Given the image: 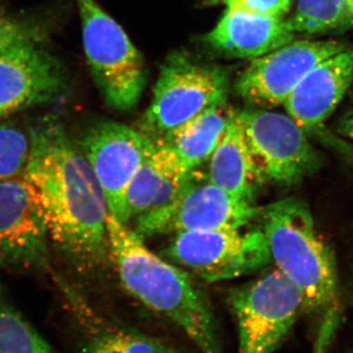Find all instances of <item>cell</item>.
Listing matches in <instances>:
<instances>
[{
    "label": "cell",
    "mask_w": 353,
    "mask_h": 353,
    "mask_svg": "<svg viewBox=\"0 0 353 353\" xmlns=\"http://www.w3.org/2000/svg\"><path fill=\"white\" fill-rule=\"evenodd\" d=\"M106 226L109 256L128 294L175 325L201 353H223L210 304L188 274L150 252L111 213Z\"/></svg>",
    "instance_id": "obj_2"
},
{
    "label": "cell",
    "mask_w": 353,
    "mask_h": 353,
    "mask_svg": "<svg viewBox=\"0 0 353 353\" xmlns=\"http://www.w3.org/2000/svg\"><path fill=\"white\" fill-rule=\"evenodd\" d=\"M29 148L28 131L13 122H0V183L22 175Z\"/></svg>",
    "instance_id": "obj_22"
},
{
    "label": "cell",
    "mask_w": 353,
    "mask_h": 353,
    "mask_svg": "<svg viewBox=\"0 0 353 353\" xmlns=\"http://www.w3.org/2000/svg\"><path fill=\"white\" fill-rule=\"evenodd\" d=\"M296 34L284 17L255 15L227 9L204 41L211 50L230 58H259L292 43Z\"/></svg>",
    "instance_id": "obj_16"
},
{
    "label": "cell",
    "mask_w": 353,
    "mask_h": 353,
    "mask_svg": "<svg viewBox=\"0 0 353 353\" xmlns=\"http://www.w3.org/2000/svg\"><path fill=\"white\" fill-rule=\"evenodd\" d=\"M347 48V43L332 39L292 41L253 59L234 88L252 105H281L316 65Z\"/></svg>",
    "instance_id": "obj_13"
},
{
    "label": "cell",
    "mask_w": 353,
    "mask_h": 353,
    "mask_svg": "<svg viewBox=\"0 0 353 353\" xmlns=\"http://www.w3.org/2000/svg\"><path fill=\"white\" fill-rule=\"evenodd\" d=\"M185 168L173 148L154 141L152 150L132 176L125 196L126 224L170 203L189 181Z\"/></svg>",
    "instance_id": "obj_15"
},
{
    "label": "cell",
    "mask_w": 353,
    "mask_h": 353,
    "mask_svg": "<svg viewBox=\"0 0 353 353\" xmlns=\"http://www.w3.org/2000/svg\"><path fill=\"white\" fill-rule=\"evenodd\" d=\"M38 39L0 51V121L61 99L69 87L63 62Z\"/></svg>",
    "instance_id": "obj_11"
},
{
    "label": "cell",
    "mask_w": 353,
    "mask_h": 353,
    "mask_svg": "<svg viewBox=\"0 0 353 353\" xmlns=\"http://www.w3.org/2000/svg\"><path fill=\"white\" fill-rule=\"evenodd\" d=\"M44 32L43 24L37 21L0 16V51L28 39L41 41Z\"/></svg>",
    "instance_id": "obj_23"
},
{
    "label": "cell",
    "mask_w": 353,
    "mask_h": 353,
    "mask_svg": "<svg viewBox=\"0 0 353 353\" xmlns=\"http://www.w3.org/2000/svg\"><path fill=\"white\" fill-rule=\"evenodd\" d=\"M318 141L326 145L353 170V145L345 139L336 137L333 132L327 131L324 126L311 132Z\"/></svg>",
    "instance_id": "obj_25"
},
{
    "label": "cell",
    "mask_w": 353,
    "mask_h": 353,
    "mask_svg": "<svg viewBox=\"0 0 353 353\" xmlns=\"http://www.w3.org/2000/svg\"><path fill=\"white\" fill-rule=\"evenodd\" d=\"M243 229L178 233L165 255L206 282L250 275L272 259L261 229Z\"/></svg>",
    "instance_id": "obj_9"
},
{
    "label": "cell",
    "mask_w": 353,
    "mask_h": 353,
    "mask_svg": "<svg viewBox=\"0 0 353 353\" xmlns=\"http://www.w3.org/2000/svg\"><path fill=\"white\" fill-rule=\"evenodd\" d=\"M256 220L271 259L303 296V310L322 316L315 353H324L338 328V275L328 246L305 202L296 197L260 208Z\"/></svg>",
    "instance_id": "obj_3"
},
{
    "label": "cell",
    "mask_w": 353,
    "mask_h": 353,
    "mask_svg": "<svg viewBox=\"0 0 353 353\" xmlns=\"http://www.w3.org/2000/svg\"><path fill=\"white\" fill-rule=\"evenodd\" d=\"M292 0H225L228 8L255 15L284 17Z\"/></svg>",
    "instance_id": "obj_24"
},
{
    "label": "cell",
    "mask_w": 353,
    "mask_h": 353,
    "mask_svg": "<svg viewBox=\"0 0 353 353\" xmlns=\"http://www.w3.org/2000/svg\"><path fill=\"white\" fill-rule=\"evenodd\" d=\"M208 180L240 201L254 203L261 185L245 137L234 110L224 137L209 159Z\"/></svg>",
    "instance_id": "obj_18"
},
{
    "label": "cell",
    "mask_w": 353,
    "mask_h": 353,
    "mask_svg": "<svg viewBox=\"0 0 353 353\" xmlns=\"http://www.w3.org/2000/svg\"><path fill=\"white\" fill-rule=\"evenodd\" d=\"M238 328V353H273L303 310V296L279 269L230 290Z\"/></svg>",
    "instance_id": "obj_7"
},
{
    "label": "cell",
    "mask_w": 353,
    "mask_h": 353,
    "mask_svg": "<svg viewBox=\"0 0 353 353\" xmlns=\"http://www.w3.org/2000/svg\"><path fill=\"white\" fill-rule=\"evenodd\" d=\"M234 110L226 103L204 111L185 126L160 139L170 145L190 172L196 171L211 155L224 137Z\"/></svg>",
    "instance_id": "obj_19"
},
{
    "label": "cell",
    "mask_w": 353,
    "mask_h": 353,
    "mask_svg": "<svg viewBox=\"0 0 353 353\" xmlns=\"http://www.w3.org/2000/svg\"><path fill=\"white\" fill-rule=\"evenodd\" d=\"M353 83V48L327 58L304 77L284 106L306 132L324 126Z\"/></svg>",
    "instance_id": "obj_14"
},
{
    "label": "cell",
    "mask_w": 353,
    "mask_h": 353,
    "mask_svg": "<svg viewBox=\"0 0 353 353\" xmlns=\"http://www.w3.org/2000/svg\"><path fill=\"white\" fill-rule=\"evenodd\" d=\"M88 66L104 101L116 110L138 104L145 85L143 58L97 0H75Z\"/></svg>",
    "instance_id": "obj_5"
},
{
    "label": "cell",
    "mask_w": 353,
    "mask_h": 353,
    "mask_svg": "<svg viewBox=\"0 0 353 353\" xmlns=\"http://www.w3.org/2000/svg\"><path fill=\"white\" fill-rule=\"evenodd\" d=\"M259 210L255 203L220 189L197 169L170 203L134 220V232L145 240L159 234L241 229L256 220Z\"/></svg>",
    "instance_id": "obj_8"
},
{
    "label": "cell",
    "mask_w": 353,
    "mask_h": 353,
    "mask_svg": "<svg viewBox=\"0 0 353 353\" xmlns=\"http://www.w3.org/2000/svg\"><path fill=\"white\" fill-rule=\"evenodd\" d=\"M77 320L88 329L82 353H183L159 339L134 330L111 326L99 317L78 290L59 274L52 277Z\"/></svg>",
    "instance_id": "obj_17"
},
{
    "label": "cell",
    "mask_w": 353,
    "mask_h": 353,
    "mask_svg": "<svg viewBox=\"0 0 353 353\" xmlns=\"http://www.w3.org/2000/svg\"><path fill=\"white\" fill-rule=\"evenodd\" d=\"M2 301V285L1 282H0V301Z\"/></svg>",
    "instance_id": "obj_27"
},
{
    "label": "cell",
    "mask_w": 353,
    "mask_h": 353,
    "mask_svg": "<svg viewBox=\"0 0 353 353\" xmlns=\"http://www.w3.org/2000/svg\"><path fill=\"white\" fill-rule=\"evenodd\" d=\"M51 248L43 212L25 179L0 183V267L50 271Z\"/></svg>",
    "instance_id": "obj_12"
},
{
    "label": "cell",
    "mask_w": 353,
    "mask_h": 353,
    "mask_svg": "<svg viewBox=\"0 0 353 353\" xmlns=\"http://www.w3.org/2000/svg\"><path fill=\"white\" fill-rule=\"evenodd\" d=\"M0 353H58L17 309L0 301Z\"/></svg>",
    "instance_id": "obj_21"
},
{
    "label": "cell",
    "mask_w": 353,
    "mask_h": 353,
    "mask_svg": "<svg viewBox=\"0 0 353 353\" xmlns=\"http://www.w3.org/2000/svg\"><path fill=\"white\" fill-rule=\"evenodd\" d=\"M77 143L101 185L109 213L126 224L127 189L153 139L122 123L99 120L83 130Z\"/></svg>",
    "instance_id": "obj_10"
},
{
    "label": "cell",
    "mask_w": 353,
    "mask_h": 353,
    "mask_svg": "<svg viewBox=\"0 0 353 353\" xmlns=\"http://www.w3.org/2000/svg\"><path fill=\"white\" fill-rule=\"evenodd\" d=\"M228 90L229 76L222 67L172 54L161 67L139 131L164 139L208 109L226 103Z\"/></svg>",
    "instance_id": "obj_4"
},
{
    "label": "cell",
    "mask_w": 353,
    "mask_h": 353,
    "mask_svg": "<svg viewBox=\"0 0 353 353\" xmlns=\"http://www.w3.org/2000/svg\"><path fill=\"white\" fill-rule=\"evenodd\" d=\"M294 34H314L353 27V0H299L285 19Z\"/></svg>",
    "instance_id": "obj_20"
},
{
    "label": "cell",
    "mask_w": 353,
    "mask_h": 353,
    "mask_svg": "<svg viewBox=\"0 0 353 353\" xmlns=\"http://www.w3.org/2000/svg\"><path fill=\"white\" fill-rule=\"evenodd\" d=\"M27 131L22 176L41 209L51 246L76 273L101 268L109 256V210L94 171L57 116H43Z\"/></svg>",
    "instance_id": "obj_1"
},
{
    "label": "cell",
    "mask_w": 353,
    "mask_h": 353,
    "mask_svg": "<svg viewBox=\"0 0 353 353\" xmlns=\"http://www.w3.org/2000/svg\"><path fill=\"white\" fill-rule=\"evenodd\" d=\"M338 131L341 136L353 139V110L341 118L339 123Z\"/></svg>",
    "instance_id": "obj_26"
},
{
    "label": "cell",
    "mask_w": 353,
    "mask_h": 353,
    "mask_svg": "<svg viewBox=\"0 0 353 353\" xmlns=\"http://www.w3.org/2000/svg\"><path fill=\"white\" fill-rule=\"evenodd\" d=\"M236 118L261 183L292 188L322 168L321 153L289 115L245 109Z\"/></svg>",
    "instance_id": "obj_6"
}]
</instances>
